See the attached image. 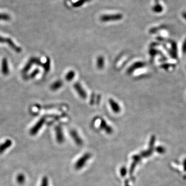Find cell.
I'll use <instances>...</instances> for the list:
<instances>
[{
  "instance_id": "cell-1",
  "label": "cell",
  "mask_w": 186,
  "mask_h": 186,
  "mask_svg": "<svg viewBox=\"0 0 186 186\" xmlns=\"http://www.w3.org/2000/svg\"><path fill=\"white\" fill-rule=\"evenodd\" d=\"M92 155L89 153H86L84 154L81 157L78 159L75 164V168L77 170H79L86 166V163L91 158Z\"/></svg>"
},
{
  "instance_id": "cell-2",
  "label": "cell",
  "mask_w": 186,
  "mask_h": 186,
  "mask_svg": "<svg viewBox=\"0 0 186 186\" xmlns=\"http://www.w3.org/2000/svg\"><path fill=\"white\" fill-rule=\"evenodd\" d=\"M38 65V66H43V63H41L40 59L37 58H32L30 59L29 61H27V63L26 64V66L23 68L22 70V73L23 74H26L27 72L29 71L30 69L32 67L33 65Z\"/></svg>"
},
{
  "instance_id": "cell-3",
  "label": "cell",
  "mask_w": 186,
  "mask_h": 186,
  "mask_svg": "<svg viewBox=\"0 0 186 186\" xmlns=\"http://www.w3.org/2000/svg\"><path fill=\"white\" fill-rule=\"evenodd\" d=\"M0 43H5L8 44L9 46L10 47V48L13 49L16 52L20 53L22 51V49L17 46L9 38H5L0 36Z\"/></svg>"
},
{
  "instance_id": "cell-4",
  "label": "cell",
  "mask_w": 186,
  "mask_h": 186,
  "mask_svg": "<svg viewBox=\"0 0 186 186\" xmlns=\"http://www.w3.org/2000/svg\"><path fill=\"white\" fill-rule=\"evenodd\" d=\"M46 121V116H43L38 121L37 123L30 130V133L32 135H35L38 132L40 129L42 128L43 125H44V123Z\"/></svg>"
},
{
  "instance_id": "cell-5",
  "label": "cell",
  "mask_w": 186,
  "mask_h": 186,
  "mask_svg": "<svg viewBox=\"0 0 186 186\" xmlns=\"http://www.w3.org/2000/svg\"><path fill=\"white\" fill-rule=\"evenodd\" d=\"M122 18L123 15L121 14L105 15L101 16L100 20L103 22H109L113 21L120 20Z\"/></svg>"
},
{
  "instance_id": "cell-6",
  "label": "cell",
  "mask_w": 186,
  "mask_h": 186,
  "mask_svg": "<svg viewBox=\"0 0 186 186\" xmlns=\"http://www.w3.org/2000/svg\"><path fill=\"white\" fill-rule=\"evenodd\" d=\"M55 135H56L57 142L59 143H63L64 140H65V138H64V135L62 128L59 126H58L55 128Z\"/></svg>"
},
{
  "instance_id": "cell-7",
  "label": "cell",
  "mask_w": 186,
  "mask_h": 186,
  "mask_svg": "<svg viewBox=\"0 0 186 186\" xmlns=\"http://www.w3.org/2000/svg\"><path fill=\"white\" fill-rule=\"evenodd\" d=\"M74 87L81 98H83V99H86V96H87V94H86V91L84 90L83 87H82L80 84L78 82H77L76 83L74 84Z\"/></svg>"
},
{
  "instance_id": "cell-8",
  "label": "cell",
  "mask_w": 186,
  "mask_h": 186,
  "mask_svg": "<svg viewBox=\"0 0 186 186\" xmlns=\"http://www.w3.org/2000/svg\"><path fill=\"white\" fill-rule=\"evenodd\" d=\"M12 142L10 139H7L5 141L0 144V154H2L4 152L12 145Z\"/></svg>"
},
{
  "instance_id": "cell-9",
  "label": "cell",
  "mask_w": 186,
  "mask_h": 186,
  "mask_svg": "<svg viewBox=\"0 0 186 186\" xmlns=\"http://www.w3.org/2000/svg\"><path fill=\"white\" fill-rule=\"evenodd\" d=\"M1 72L3 75H7L9 73V63L7 58H4L2 61V67Z\"/></svg>"
},
{
  "instance_id": "cell-10",
  "label": "cell",
  "mask_w": 186,
  "mask_h": 186,
  "mask_svg": "<svg viewBox=\"0 0 186 186\" xmlns=\"http://www.w3.org/2000/svg\"><path fill=\"white\" fill-rule=\"evenodd\" d=\"M70 135L73 139L74 141L78 145H81L83 143L82 140L78 135V133L75 130H72L70 132Z\"/></svg>"
},
{
  "instance_id": "cell-11",
  "label": "cell",
  "mask_w": 186,
  "mask_h": 186,
  "mask_svg": "<svg viewBox=\"0 0 186 186\" xmlns=\"http://www.w3.org/2000/svg\"><path fill=\"white\" fill-rule=\"evenodd\" d=\"M110 106L111 107V109L114 113H118L121 112V108L119 104L116 101L113 100V99H110L109 100Z\"/></svg>"
},
{
  "instance_id": "cell-12",
  "label": "cell",
  "mask_w": 186,
  "mask_h": 186,
  "mask_svg": "<svg viewBox=\"0 0 186 186\" xmlns=\"http://www.w3.org/2000/svg\"><path fill=\"white\" fill-rule=\"evenodd\" d=\"M63 86V82L61 81V80L56 81L54 82H53L50 86V89L52 91H56L61 89Z\"/></svg>"
},
{
  "instance_id": "cell-13",
  "label": "cell",
  "mask_w": 186,
  "mask_h": 186,
  "mask_svg": "<svg viewBox=\"0 0 186 186\" xmlns=\"http://www.w3.org/2000/svg\"><path fill=\"white\" fill-rule=\"evenodd\" d=\"M155 2V5L152 7V10L155 13H157V14L161 13L163 10V7L162 5L159 4V0H156Z\"/></svg>"
},
{
  "instance_id": "cell-14",
  "label": "cell",
  "mask_w": 186,
  "mask_h": 186,
  "mask_svg": "<svg viewBox=\"0 0 186 186\" xmlns=\"http://www.w3.org/2000/svg\"><path fill=\"white\" fill-rule=\"evenodd\" d=\"M43 67L44 69V74L48 73L50 69V60L49 58H47L46 63L43 64Z\"/></svg>"
},
{
  "instance_id": "cell-15",
  "label": "cell",
  "mask_w": 186,
  "mask_h": 186,
  "mask_svg": "<svg viewBox=\"0 0 186 186\" xmlns=\"http://www.w3.org/2000/svg\"><path fill=\"white\" fill-rule=\"evenodd\" d=\"M75 72L73 70H70L65 75V79L67 81H71L75 77Z\"/></svg>"
},
{
  "instance_id": "cell-16",
  "label": "cell",
  "mask_w": 186,
  "mask_h": 186,
  "mask_svg": "<svg viewBox=\"0 0 186 186\" xmlns=\"http://www.w3.org/2000/svg\"><path fill=\"white\" fill-rule=\"evenodd\" d=\"M104 65V59L103 56H99L97 60V66L99 69L103 68Z\"/></svg>"
},
{
  "instance_id": "cell-17",
  "label": "cell",
  "mask_w": 186,
  "mask_h": 186,
  "mask_svg": "<svg viewBox=\"0 0 186 186\" xmlns=\"http://www.w3.org/2000/svg\"><path fill=\"white\" fill-rule=\"evenodd\" d=\"M16 181L19 184H23L26 181V176H24V174L22 173L18 174L16 177Z\"/></svg>"
},
{
  "instance_id": "cell-18",
  "label": "cell",
  "mask_w": 186,
  "mask_h": 186,
  "mask_svg": "<svg viewBox=\"0 0 186 186\" xmlns=\"http://www.w3.org/2000/svg\"><path fill=\"white\" fill-rule=\"evenodd\" d=\"M11 18L10 15L6 13H0V20L4 21H9L10 20Z\"/></svg>"
},
{
  "instance_id": "cell-19",
  "label": "cell",
  "mask_w": 186,
  "mask_h": 186,
  "mask_svg": "<svg viewBox=\"0 0 186 186\" xmlns=\"http://www.w3.org/2000/svg\"><path fill=\"white\" fill-rule=\"evenodd\" d=\"M40 186H49V179L47 176H44L42 178Z\"/></svg>"
},
{
  "instance_id": "cell-20",
  "label": "cell",
  "mask_w": 186,
  "mask_h": 186,
  "mask_svg": "<svg viewBox=\"0 0 186 186\" xmlns=\"http://www.w3.org/2000/svg\"><path fill=\"white\" fill-rule=\"evenodd\" d=\"M39 69H36L31 74H30L29 75H27V77H26V78L29 79L33 78L35 77H36V75H37L38 74H39Z\"/></svg>"
},
{
  "instance_id": "cell-21",
  "label": "cell",
  "mask_w": 186,
  "mask_h": 186,
  "mask_svg": "<svg viewBox=\"0 0 186 186\" xmlns=\"http://www.w3.org/2000/svg\"><path fill=\"white\" fill-rule=\"evenodd\" d=\"M85 2H86L85 0H80L78 2H75V3H74L73 4V6L75 7H80L81 5H83Z\"/></svg>"
},
{
  "instance_id": "cell-22",
  "label": "cell",
  "mask_w": 186,
  "mask_h": 186,
  "mask_svg": "<svg viewBox=\"0 0 186 186\" xmlns=\"http://www.w3.org/2000/svg\"><path fill=\"white\" fill-rule=\"evenodd\" d=\"M181 51L183 54H186V38L183 41V45L181 47Z\"/></svg>"
},
{
  "instance_id": "cell-23",
  "label": "cell",
  "mask_w": 186,
  "mask_h": 186,
  "mask_svg": "<svg viewBox=\"0 0 186 186\" xmlns=\"http://www.w3.org/2000/svg\"><path fill=\"white\" fill-rule=\"evenodd\" d=\"M157 151L159 154H163L166 151V149L164 147H162V146H159L157 148Z\"/></svg>"
},
{
  "instance_id": "cell-24",
  "label": "cell",
  "mask_w": 186,
  "mask_h": 186,
  "mask_svg": "<svg viewBox=\"0 0 186 186\" xmlns=\"http://www.w3.org/2000/svg\"><path fill=\"white\" fill-rule=\"evenodd\" d=\"M126 173V169L125 168H123L121 170V174L123 175H125V174Z\"/></svg>"
},
{
  "instance_id": "cell-25",
  "label": "cell",
  "mask_w": 186,
  "mask_h": 186,
  "mask_svg": "<svg viewBox=\"0 0 186 186\" xmlns=\"http://www.w3.org/2000/svg\"><path fill=\"white\" fill-rule=\"evenodd\" d=\"M181 16H182V17L186 21V12H183L181 14Z\"/></svg>"
},
{
  "instance_id": "cell-26",
  "label": "cell",
  "mask_w": 186,
  "mask_h": 186,
  "mask_svg": "<svg viewBox=\"0 0 186 186\" xmlns=\"http://www.w3.org/2000/svg\"><path fill=\"white\" fill-rule=\"evenodd\" d=\"M183 166H184V170L186 171V159L183 162Z\"/></svg>"
}]
</instances>
